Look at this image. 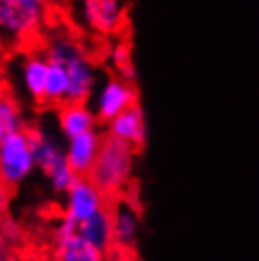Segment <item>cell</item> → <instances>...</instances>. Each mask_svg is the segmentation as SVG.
<instances>
[{
	"instance_id": "2",
	"label": "cell",
	"mask_w": 259,
	"mask_h": 261,
	"mask_svg": "<svg viewBox=\"0 0 259 261\" xmlns=\"http://www.w3.org/2000/svg\"><path fill=\"white\" fill-rule=\"evenodd\" d=\"M136 148L104 133L95 167L89 178L104 191L106 197H119L133 180Z\"/></svg>"
},
{
	"instance_id": "9",
	"label": "cell",
	"mask_w": 259,
	"mask_h": 261,
	"mask_svg": "<svg viewBox=\"0 0 259 261\" xmlns=\"http://www.w3.org/2000/svg\"><path fill=\"white\" fill-rule=\"evenodd\" d=\"M106 133L135 146L136 150H142L148 142V118L142 105L138 102L123 114H119L116 119H112L106 125Z\"/></svg>"
},
{
	"instance_id": "11",
	"label": "cell",
	"mask_w": 259,
	"mask_h": 261,
	"mask_svg": "<svg viewBox=\"0 0 259 261\" xmlns=\"http://www.w3.org/2000/svg\"><path fill=\"white\" fill-rule=\"evenodd\" d=\"M57 125L61 137L66 140L98 129V119L95 110L87 102H65L57 110Z\"/></svg>"
},
{
	"instance_id": "15",
	"label": "cell",
	"mask_w": 259,
	"mask_h": 261,
	"mask_svg": "<svg viewBox=\"0 0 259 261\" xmlns=\"http://www.w3.org/2000/svg\"><path fill=\"white\" fill-rule=\"evenodd\" d=\"M53 242L57 261H106V254L87 244L78 233L65 239H53Z\"/></svg>"
},
{
	"instance_id": "20",
	"label": "cell",
	"mask_w": 259,
	"mask_h": 261,
	"mask_svg": "<svg viewBox=\"0 0 259 261\" xmlns=\"http://www.w3.org/2000/svg\"><path fill=\"white\" fill-rule=\"evenodd\" d=\"M0 261H13V257L12 255L4 254V252H0Z\"/></svg>"
},
{
	"instance_id": "5",
	"label": "cell",
	"mask_w": 259,
	"mask_h": 261,
	"mask_svg": "<svg viewBox=\"0 0 259 261\" xmlns=\"http://www.w3.org/2000/svg\"><path fill=\"white\" fill-rule=\"evenodd\" d=\"M110 204V197L89 176H78L72 188L65 193L63 216L76 223H84Z\"/></svg>"
},
{
	"instance_id": "19",
	"label": "cell",
	"mask_w": 259,
	"mask_h": 261,
	"mask_svg": "<svg viewBox=\"0 0 259 261\" xmlns=\"http://www.w3.org/2000/svg\"><path fill=\"white\" fill-rule=\"evenodd\" d=\"M12 188H8L6 184L0 182V216H6L10 208V201H12Z\"/></svg>"
},
{
	"instance_id": "7",
	"label": "cell",
	"mask_w": 259,
	"mask_h": 261,
	"mask_svg": "<svg viewBox=\"0 0 259 261\" xmlns=\"http://www.w3.org/2000/svg\"><path fill=\"white\" fill-rule=\"evenodd\" d=\"M80 19L98 34H114L123 25V0H80Z\"/></svg>"
},
{
	"instance_id": "8",
	"label": "cell",
	"mask_w": 259,
	"mask_h": 261,
	"mask_svg": "<svg viewBox=\"0 0 259 261\" xmlns=\"http://www.w3.org/2000/svg\"><path fill=\"white\" fill-rule=\"evenodd\" d=\"M27 130L31 135V142H33V148H34L36 169L45 178L55 174L57 170L68 167L66 148L65 144H61L59 138H55L47 130H44L42 127H36V125H29Z\"/></svg>"
},
{
	"instance_id": "3",
	"label": "cell",
	"mask_w": 259,
	"mask_h": 261,
	"mask_svg": "<svg viewBox=\"0 0 259 261\" xmlns=\"http://www.w3.org/2000/svg\"><path fill=\"white\" fill-rule=\"evenodd\" d=\"M49 0H0V40L21 44L44 25Z\"/></svg>"
},
{
	"instance_id": "10",
	"label": "cell",
	"mask_w": 259,
	"mask_h": 261,
	"mask_svg": "<svg viewBox=\"0 0 259 261\" xmlns=\"http://www.w3.org/2000/svg\"><path fill=\"white\" fill-rule=\"evenodd\" d=\"M104 133H100L98 129L80 135L76 138H70L65 142L66 148V159L74 172L78 176H89L95 161H97L98 150L102 144Z\"/></svg>"
},
{
	"instance_id": "4",
	"label": "cell",
	"mask_w": 259,
	"mask_h": 261,
	"mask_svg": "<svg viewBox=\"0 0 259 261\" xmlns=\"http://www.w3.org/2000/svg\"><path fill=\"white\" fill-rule=\"evenodd\" d=\"M36 169V157L29 130H19L0 142V182L15 190Z\"/></svg>"
},
{
	"instance_id": "18",
	"label": "cell",
	"mask_w": 259,
	"mask_h": 261,
	"mask_svg": "<svg viewBox=\"0 0 259 261\" xmlns=\"http://www.w3.org/2000/svg\"><path fill=\"white\" fill-rule=\"evenodd\" d=\"M0 235L6 242H19L23 233H21V225L15 220H12L10 216H0Z\"/></svg>"
},
{
	"instance_id": "16",
	"label": "cell",
	"mask_w": 259,
	"mask_h": 261,
	"mask_svg": "<svg viewBox=\"0 0 259 261\" xmlns=\"http://www.w3.org/2000/svg\"><path fill=\"white\" fill-rule=\"evenodd\" d=\"M27 127L29 125L19 102L8 91L0 89V142L19 130H25Z\"/></svg>"
},
{
	"instance_id": "21",
	"label": "cell",
	"mask_w": 259,
	"mask_h": 261,
	"mask_svg": "<svg viewBox=\"0 0 259 261\" xmlns=\"http://www.w3.org/2000/svg\"><path fill=\"white\" fill-rule=\"evenodd\" d=\"M13 261H19V259H17V257H13Z\"/></svg>"
},
{
	"instance_id": "12",
	"label": "cell",
	"mask_w": 259,
	"mask_h": 261,
	"mask_svg": "<svg viewBox=\"0 0 259 261\" xmlns=\"http://www.w3.org/2000/svg\"><path fill=\"white\" fill-rule=\"evenodd\" d=\"M21 84L25 93L31 97L33 102L44 105L45 102V85H47V74H49V61L45 59L42 51L29 53L21 61Z\"/></svg>"
},
{
	"instance_id": "13",
	"label": "cell",
	"mask_w": 259,
	"mask_h": 261,
	"mask_svg": "<svg viewBox=\"0 0 259 261\" xmlns=\"http://www.w3.org/2000/svg\"><path fill=\"white\" fill-rule=\"evenodd\" d=\"M78 235L87 244L100 252H108L116 246V237H114V204H108L98 214L89 218L87 222L78 225Z\"/></svg>"
},
{
	"instance_id": "17",
	"label": "cell",
	"mask_w": 259,
	"mask_h": 261,
	"mask_svg": "<svg viewBox=\"0 0 259 261\" xmlns=\"http://www.w3.org/2000/svg\"><path fill=\"white\" fill-rule=\"evenodd\" d=\"M70 95V78L63 65L49 63V74H47V85H45V102L49 106H63L68 102Z\"/></svg>"
},
{
	"instance_id": "1",
	"label": "cell",
	"mask_w": 259,
	"mask_h": 261,
	"mask_svg": "<svg viewBox=\"0 0 259 261\" xmlns=\"http://www.w3.org/2000/svg\"><path fill=\"white\" fill-rule=\"evenodd\" d=\"M45 59L49 63L63 65L70 78V95L68 102H87L97 85V70L85 47L78 40L66 34H59L45 44Z\"/></svg>"
},
{
	"instance_id": "6",
	"label": "cell",
	"mask_w": 259,
	"mask_h": 261,
	"mask_svg": "<svg viewBox=\"0 0 259 261\" xmlns=\"http://www.w3.org/2000/svg\"><path fill=\"white\" fill-rule=\"evenodd\" d=\"M138 105V89L121 76H110L95 95L93 110L97 114L98 123H110L119 114Z\"/></svg>"
},
{
	"instance_id": "14",
	"label": "cell",
	"mask_w": 259,
	"mask_h": 261,
	"mask_svg": "<svg viewBox=\"0 0 259 261\" xmlns=\"http://www.w3.org/2000/svg\"><path fill=\"white\" fill-rule=\"evenodd\" d=\"M140 233V214L127 199H119L114 204V237L116 246L133 248Z\"/></svg>"
}]
</instances>
